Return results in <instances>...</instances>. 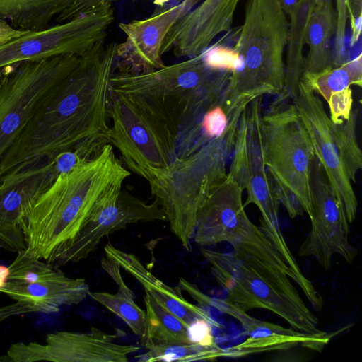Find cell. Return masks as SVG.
Here are the masks:
<instances>
[{"instance_id": "28", "label": "cell", "mask_w": 362, "mask_h": 362, "mask_svg": "<svg viewBox=\"0 0 362 362\" xmlns=\"http://www.w3.org/2000/svg\"><path fill=\"white\" fill-rule=\"evenodd\" d=\"M225 357V350L196 343H175L152 346L137 356L141 362L214 361Z\"/></svg>"}, {"instance_id": "3", "label": "cell", "mask_w": 362, "mask_h": 362, "mask_svg": "<svg viewBox=\"0 0 362 362\" xmlns=\"http://www.w3.org/2000/svg\"><path fill=\"white\" fill-rule=\"evenodd\" d=\"M107 138L127 167L148 182L177 158L179 137L187 119L180 100L111 90Z\"/></svg>"}, {"instance_id": "36", "label": "cell", "mask_w": 362, "mask_h": 362, "mask_svg": "<svg viewBox=\"0 0 362 362\" xmlns=\"http://www.w3.org/2000/svg\"><path fill=\"white\" fill-rule=\"evenodd\" d=\"M212 325L206 320L198 318L189 324L187 331L191 342L204 346H217L213 333Z\"/></svg>"}, {"instance_id": "34", "label": "cell", "mask_w": 362, "mask_h": 362, "mask_svg": "<svg viewBox=\"0 0 362 362\" xmlns=\"http://www.w3.org/2000/svg\"><path fill=\"white\" fill-rule=\"evenodd\" d=\"M329 109V117L335 124L347 121L352 112L353 93L351 87L333 93L327 102Z\"/></svg>"}, {"instance_id": "17", "label": "cell", "mask_w": 362, "mask_h": 362, "mask_svg": "<svg viewBox=\"0 0 362 362\" xmlns=\"http://www.w3.org/2000/svg\"><path fill=\"white\" fill-rule=\"evenodd\" d=\"M157 221H167V216L156 199L148 204L121 189L88 221L54 267L58 268L87 258L103 238L129 224Z\"/></svg>"}, {"instance_id": "12", "label": "cell", "mask_w": 362, "mask_h": 362, "mask_svg": "<svg viewBox=\"0 0 362 362\" xmlns=\"http://www.w3.org/2000/svg\"><path fill=\"white\" fill-rule=\"evenodd\" d=\"M310 230L298 255L314 258L325 271L330 269L335 255L351 264L358 250L349 241L351 224L315 156L310 174Z\"/></svg>"}, {"instance_id": "42", "label": "cell", "mask_w": 362, "mask_h": 362, "mask_svg": "<svg viewBox=\"0 0 362 362\" xmlns=\"http://www.w3.org/2000/svg\"><path fill=\"white\" fill-rule=\"evenodd\" d=\"M196 1H197L198 2V4H199V3L200 2V1H201V0H196Z\"/></svg>"}, {"instance_id": "38", "label": "cell", "mask_w": 362, "mask_h": 362, "mask_svg": "<svg viewBox=\"0 0 362 362\" xmlns=\"http://www.w3.org/2000/svg\"><path fill=\"white\" fill-rule=\"evenodd\" d=\"M89 160L78 149L69 150L58 153L53 159L56 175L66 173L74 169L83 160Z\"/></svg>"}, {"instance_id": "21", "label": "cell", "mask_w": 362, "mask_h": 362, "mask_svg": "<svg viewBox=\"0 0 362 362\" xmlns=\"http://www.w3.org/2000/svg\"><path fill=\"white\" fill-rule=\"evenodd\" d=\"M104 251L107 258L116 262L132 275L164 308L180 318L187 327L194 320L203 318L213 326H219L212 317L199 305L187 300L178 286L171 287L155 276L134 254L124 252L107 243Z\"/></svg>"}, {"instance_id": "24", "label": "cell", "mask_w": 362, "mask_h": 362, "mask_svg": "<svg viewBox=\"0 0 362 362\" xmlns=\"http://www.w3.org/2000/svg\"><path fill=\"white\" fill-rule=\"evenodd\" d=\"M314 3L315 0H299L296 9L288 16L285 83L277 101L292 99L301 80L304 69L305 32Z\"/></svg>"}, {"instance_id": "16", "label": "cell", "mask_w": 362, "mask_h": 362, "mask_svg": "<svg viewBox=\"0 0 362 362\" xmlns=\"http://www.w3.org/2000/svg\"><path fill=\"white\" fill-rule=\"evenodd\" d=\"M57 177L52 160L0 174V248L15 253L26 250L20 222Z\"/></svg>"}, {"instance_id": "1", "label": "cell", "mask_w": 362, "mask_h": 362, "mask_svg": "<svg viewBox=\"0 0 362 362\" xmlns=\"http://www.w3.org/2000/svg\"><path fill=\"white\" fill-rule=\"evenodd\" d=\"M116 45H98L43 102L0 159V174L52 160L78 147L110 144L109 102Z\"/></svg>"}, {"instance_id": "40", "label": "cell", "mask_w": 362, "mask_h": 362, "mask_svg": "<svg viewBox=\"0 0 362 362\" xmlns=\"http://www.w3.org/2000/svg\"><path fill=\"white\" fill-rule=\"evenodd\" d=\"M151 1H153V4L157 6H163L170 0H151Z\"/></svg>"}, {"instance_id": "10", "label": "cell", "mask_w": 362, "mask_h": 362, "mask_svg": "<svg viewBox=\"0 0 362 362\" xmlns=\"http://www.w3.org/2000/svg\"><path fill=\"white\" fill-rule=\"evenodd\" d=\"M286 101H276L262 115L264 163L269 173L296 194L310 217V174L315 153L294 105Z\"/></svg>"}, {"instance_id": "22", "label": "cell", "mask_w": 362, "mask_h": 362, "mask_svg": "<svg viewBox=\"0 0 362 362\" xmlns=\"http://www.w3.org/2000/svg\"><path fill=\"white\" fill-rule=\"evenodd\" d=\"M0 292L15 301L30 302L47 307L54 313L64 305H77L90 292L82 278L63 277L40 282L6 280L0 286Z\"/></svg>"}, {"instance_id": "9", "label": "cell", "mask_w": 362, "mask_h": 362, "mask_svg": "<svg viewBox=\"0 0 362 362\" xmlns=\"http://www.w3.org/2000/svg\"><path fill=\"white\" fill-rule=\"evenodd\" d=\"M230 73L207 66L201 55L148 73L113 74L111 90L177 99L187 105L200 124L204 114L221 103Z\"/></svg>"}, {"instance_id": "6", "label": "cell", "mask_w": 362, "mask_h": 362, "mask_svg": "<svg viewBox=\"0 0 362 362\" xmlns=\"http://www.w3.org/2000/svg\"><path fill=\"white\" fill-rule=\"evenodd\" d=\"M211 272L226 291V300L239 309L269 310L292 329L316 336L328 334L307 307L289 276L281 269L235 250L221 252L202 248Z\"/></svg>"}, {"instance_id": "35", "label": "cell", "mask_w": 362, "mask_h": 362, "mask_svg": "<svg viewBox=\"0 0 362 362\" xmlns=\"http://www.w3.org/2000/svg\"><path fill=\"white\" fill-rule=\"evenodd\" d=\"M269 173V172H268ZM275 196L279 204H282L291 218L301 216L305 214L304 208L296 194L269 173Z\"/></svg>"}, {"instance_id": "11", "label": "cell", "mask_w": 362, "mask_h": 362, "mask_svg": "<svg viewBox=\"0 0 362 362\" xmlns=\"http://www.w3.org/2000/svg\"><path fill=\"white\" fill-rule=\"evenodd\" d=\"M114 20V8L108 4L68 21L28 31L0 45V68L59 55L83 57L105 43Z\"/></svg>"}, {"instance_id": "29", "label": "cell", "mask_w": 362, "mask_h": 362, "mask_svg": "<svg viewBox=\"0 0 362 362\" xmlns=\"http://www.w3.org/2000/svg\"><path fill=\"white\" fill-rule=\"evenodd\" d=\"M89 296L119 317L141 339L146 331V311L134 301V296L118 292H90Z\"/></svg>"}, {"instance_id": "37", "label": "cell", "mask_w": 362, "mask_h": 362, "mask_svg": "<svg viewBox=\"0 0 362 362\" xmlns=\"http://www.w3.org/2000/svg\"><path fill=\"white\" fill-rule=\"evenodd\" d=\"M118 0H76L54 20L57 23H64L88 12L97 7L112 4Z\"/></svg>"}, {"instance_id": "23", "label": "cell", "mask_w": 362, "mask_h": 362, "mask_svg": "<svg viewBox=\"0 0 362 362\" xmlns=\"http://www.w3.org/2000/svg\"><path fill=\"white\" fill-rule=\"evenodd\" d=\"M336 21L332 0H315L306 28L308 52L301 78L333 68L331 42L335 34Z\"/></svg>"}, {"instance_id": "2", "label": "cell", "mask_w": 362, "mask_h": 362, "mask_svg": "<svg viewBox=\"0 0 362 362\" xmlns=\"http://www.w3.org/2000/svg\"><path fill=\"white\" fill-rule=\"evenodd\" d=\"M129 175L110 144L95 157L59 175L20 222L26 250L54 267L88 221L121 191Z\"/></svg>"}, {"instance_id": "33", "label": "cell", "mask_w": 362, "mask_h": 362, "mask_svg": "<svg viewBox=\"0 0 362 362\" xmlns=\"http://www.w3.org/2000/svg\"><path fill=\"white\" fill-rule=\"evenodd\" d=\"M228 124V116L221 103L206 111L199 125L200 143L203 146L210 140L221 136Z\"/></svg>"}, {"instance_id": "15", "label": "cell", "mask_w": 362, "mask_h": 362, "mask_svg": "<svg viewBox=\"0 0 362 362\" xmlns=\"http://www.w3.org/2000/svg\"><path fill=\"white\" fill-rule=\"evenodd\" d=\"M197 4L195 0H182L176 5L163 7L147 18L119 23L125 39L116 45L115 69H118V74L148 73L165 66L161 47L167 33Z\"/></svg>"}, {"instance_id": "13", "label": "cell", "mask_w": 362, "mask_h": 362, "mask_svg": "<svg viewBox=\"0 0 362 362\" xmlns=\"http://www.w3.org/2000/svg\"><path fill=\"white\" fill-rule=\"evenodd\" d=\"M261 98L252 101L240 115L227 175L247 192L245 206L255 204L262 214L261 220L270 225H279L280 204L275 196L263 156Z\"/></svg>"}, {"instance_id": "32", "label": "cell", "mask_w": 362, "mask_h": 362, "mask_svg": "<svg viewBox=\"0 0 362 362\" xmlns=\"http://www.w3.org/2000/svg\"><path fill=\"white\" fill-rule=\"evenodd\" d=\"M336 1V30L334 48L333 51V67H337L351 60L349 53L346 51L345 37L348 21L349 0H335Z\"/></svg>"}, {"instance_id": "7", "label": "cell", "mask_w": 362, "mask_h": 362, "mask_svg": "<svg viewBox=\"0 0 362 362\" xmlns=\"http://www.w3.org/2000/svg\"><path fill=\"white\" fill-rule=\"evenodd\" d=\"M292 100L310 137L315 156L351 224L358 210L354 185L362 168L354 113L342 124L334 123L319 95L301 81Z\"/></svg>"}, {"instance_id": "5", "label": "cell", "mask_w": 362, "mask_h": 362, "mask_svg": "<svg viewBox=\"0 0 362 362\" xmlns=\"http://www.w3.org/2000/svg\"><path fill=\"white\" fill-rule=\"evenodd\" d=\"M241 114L228 117L225 132L192 153L177 157L155 172L148 182L151 192L164 211L172 233L189 251L198 211L227 176Z\"/></svg>"}, {"instance_id": "27", "label": "cell", "mask_w": 362, "mask_h": 362, "mask_svg": "<svg viewBox=\"0 0 362 362\" xmlns=\"http://www.w3.org/2000/svg\"><path fill=\"white\" fill-rule=\"evenodd\" d=\"M300 81L317 95L322 97L327 103L333 93L352 85L361 87L362 55L360 54L339 66L302 77Z\"/></svg>"}, {"instance_id": "26", "label": "cell", "mask_w": 362, "mask_h": 362, "mask_svg": "<svg viewBox=\"0 0 362 362\" xmlns=\"http://www.w3.org/2000/svg\"><path fill=\"white\" fill-rule=\"evenodd\" d=\"M144 303L146 331L140 341L146 349L160 344L191 343L188 327L180 318L147 293Z\"/></svg>"}, {"instance_id": "14", "label": "cell", "mask_w": 362, "mask_h": 362, "mask_svg": "<svg viewBox=\"0 0 362 362\" xmlns=\"http://www.w3.org/2000/svg\"><path fill=\"white\" fill-rule=\"evenodd\" d=\"M117 337L93 327L87 332L56 331L47 334L44 343L12 344L0 361L127 362L140 347L115 343Z\"/></svg>"}, {"instance_id": "30", "label": "cell", "mask_w": 362, "mask_h": 362, "mask_svg": "<svg viewBox=\"0 0 362 362\" xmlns=\"http://www.w3.org/2000/svg\"><path fill=\"white\" fill-rule=\"evenodd\" d=\"M8 267L7 280L40 282L63 277L60 269L30 255L26 250L18 252Z\"/></svg>"}, {"instance_id": "8", "label": "cell", "mask_w": 362, "mask_h": 362, "mask_svg": "<svg viewBox=\"0 0 362 362\" xmlns=\"http://www.w3.org/2000/svg\"><path fill=\"white\" fill-rule=\"evenodd\" d=\"M82 57L59 55L4 66L0 78V159Z\"/></svg>"}, {"instance_id": "4", "label": "cell", "mask_w": 362, "mask_h": 362, "mask_svg": "<svg viewBox=\"0 0 362 362\" xmlns=\"http://www.w3.org/2000/svg\"><path fill=\"white\" fill-rule=\"evenodd\" d=\"M288 31L287 16L280 0H247L233 47L240 66L230 74L221 103L228 118L241 113L256 98L281 95Z\"/></svg>"}, {"instance_id": "41", "label": "cell", "mask_w": 362, "mask_h": 362, "mask_svg": "<svg viewBox=\"0 0 362 362\" xmlns=\"http://www.w3.org/2000/svg\"><path fill=\"white\" fill-rule=\"evenodd\" d=\"M4 67L0 68V78L2 76V74L4 73Z\"/></svg>"}, {"instance_id": "39", "label": "cell", "mask_w": 362, "mask_h": 362, "mask_svg": "<svg viewBox=\"0 0 362 362\" xmlns=\"http://www.w3.org/2000/svg\"><path fill=\"white\" fill-rule=\"evenodd\" d=\"M299 0H280L286 16H289L296 9Z\"/></svg>"}, {"instance_id": "31", "label": "cell", "mask_w": 362, "mask_h": 362, "mask_svg": "<svg viewBox=\"0 0 362 362\" xmlns=\"http://www.w3.org/2000/svg\"><path fill=\"white\" fill-rule=\"evenodd\" d=\"M204 63L209 68L226 71L230 74L240 66V60L233 48L217 42L207 48L202 54Z\"/></svg>"}, {"instance_id": "19", "label": "cell", "mask_w": 362, "mask_h": 362, "mask_svg": "<svg viewBox=\"0 0 362 362\" xmlns=\"http://www.w3.org/2000/svg\"><path fill=\"white\" fill-rule=\"evenodd\" d=\"M215 309L233 316L249 335L242 344L226 349V357L245 356L272 350H287L297 346L320 351L328 343L329 336L306 334L292 328L259 320L234 306L226 299H216Z\"/></svg>"}, {"instance_id": "18", "label": "cell", "mask_w": 362, "mask_h": 362, "mask_svg": "<svg viewBox=\"0 0 362 362\" xmlns=\"http://www.w3.org/2000/svg\"><path fill=\"white\" fill-rule=\"evenodd\" d=\"M241 0H204L180 17L167 33L161 53L177 57L201 55L220 34L228 33Z\"/></svg>"}, {"instance_id": "25", "label": "cell", "mask_w": 362, "mask_h": 362, "mask_svg": "<svg viewBox=\"0 0 362 362\" xmlns=\"http://www.w3.org/2000/svg\"><path fill=\"white\" fill-rule=\"evenodd\" d=\"M76 0H0V20L13 27L35 31L49 23Z\"/></svg>"}, {"instance_id": "20", "label": "cell", "mask_w": 362, "mask_h": 362, "mask_svg": "<svg viewBox=\"0 0 362 362\" xmlns=\"http://www.w3.org/2000/svg\"><path fill=\"white\" fill-rule=\"evenodd\" d=\"M243 190L228 175L197 213L192 239L206 247L226 243L232 230L247 216Z\"/></svg>"}]
</instances>
